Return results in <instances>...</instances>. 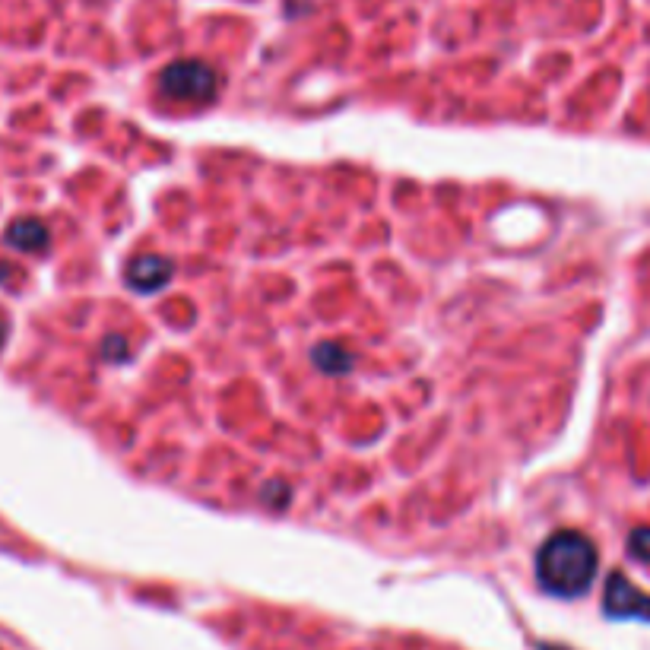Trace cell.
I'll use <instances>...</instances> for the list:
<instances>
[{"instance_id":"obj_11","label":"cell","mask_w":650,"mask_h":650,"mask_svg":"<svg viewBox=\"0 0 650 650\" xmlns=\"http://www.w3.org/2000/svg\"><path fill=\"white\" fill-rule=\"evenodd\" d=\"M4 340H7V324H4V318H0V346H4Z\"/></svg>"},{"instance_id":"obj_9","label":"cell","mask_w":650,"mask_h":650,"mask_svg":"<svg viewBox=\"0 0 650 650\" xmlns=\"http://www.w3.org/2000/svg\"><path fill=\"white\" fill-rule=\"evenodd\" d=\"M260 498H264L267 505L276 498V508H286L289 505V489L283 486V482H273V486H267L264 492H260Z\"/></svg>"},{"instance_id":"obj_1","label":"cell","mask_w":650,"mask_h":650,"mask_svg":"<svg viewBox=\"0 0 650 650\" xmlns=\"http://www.w3.org/2000/svg\"><path fill=\"white\" fill-rule=\"evenodd\" d=\"M597 546L578 530H559L536 552V581L546 593L562 600L584 597L597 578Z\"/></svg>"},{"instance_id":"obj_6","label":"cell","mask_w":650,"mask_h":650,"mask_svg":"<svg viewBox=\"0 0 650 650\" xmlns=\"http://www.w3.org/2000/svg\"><path fill=\"white\" fill-rule=\"evenodd\" d=\"M311 362L318 365L324 375H346V371L356 365L352 352L343 349L340 343H318L311 349Z\"/></svg>"},{"instance_id":"obj_2","label":"cell","mask_w":650,"mask_h":650,"mask_svg":"<svg viewBox=\"0 0 650 650\" xmlns=\"http://www.w3.org/2000/svg\"><path fill=\"white\" fill-rule=\"evenodd\" d=\"M159 89L175 102H210L219 92V77L203 61H175L159 73Z\"/></svg>"},{"instance_id":"obj_8","label":"cell","mask_w":650,"mask_h":650,"mask_svg":"<svg viewBox=\"0 0 650 650\" xmlns=\"http://www.w3.org/2000/svg\"><path fill=\"white\" fill-rule=\"evenodd\" d=\"M127 349H130V346H127L124 337H105L99 352H102L105 362H124V359H127Z\"/></svg>"},{"instance_id":"obj_10","label":"cell","mask_w":650,"mask_h":650,"mask_svg":"<svg viewBox=\"0 0 650 650\" xmlns=\"http://www.w3.org/2000/svg\"><path fill=\"white\" fill-rule=\"evenodd\" d=\"M10 273H13V267H7V264H0V283H7V280H10Z\"/></svg>"},{"instance_id":"obj_5","label":"cell","mask_w":650,"mask_h":650,"mask_svg":"<svg viewBox=\"0 0 650 650\" xmlns=\"http://www.w3.org/2000/svg\"><path fill=\"white\" fill-rule=\"evenodd\" d=\"M7 245L23 251V254H45L51 245V232L42 219H13L10 229H7Z\"/></svg>"},{"instance_id":"obj_4","label":"cell","mask_w":650,"mask_h":650,"mask_svg":"<svg viewBox=\"0 0 650 650\" xmlns=\"http://www.w3.org/2000/svg\"><path fill=\"white\" fill-rule=\"evenodd\" d=\"M172 276H175V264L169 257H156V254L134 257L124 270V280L134 292H159L172 283Z\"/></svg>"},{"instance_id":"obj_12","label":"cell","mask_w":650,"mask_h":650,"mask_svg":"<svg viewBox=\"0 0 650 650\" xmlns=\"http://www.w3.org/2000/svg\"><path fill=\"white\" fill-rule=\"evenodd\" d=\"M543 650H568V647H559V644H543Z\"/></svg>"},{"instance_id":"obj_3","label":"cell","mask_w":650,"mask_h":650,"mask_svg":"<svg viewBox=\"0 0 650 650\" xmlns=\"http://www.w3.org/2000/svg\"><path fill=\"white\" fill-rule=\"evenodd\" d=\"M603 609L609 619H644L650 622V597L631 584L622 571H612L603 593Z\"/></svg>"},{"instance_id":"obj_7","label":"cell","mask_w":650,"mask_h":650,"mask_svg":"<svg viewBox=\"0 0 650 650\" xmlns=\"http://www.w3.org/2000/svg\"><path fill=\"white\" fill-rule=\"evenodd\" d=\"M628 555H631V559L644 562V565H650V527L631 530V536H628Z\"/></svg>"}]
</instances>
